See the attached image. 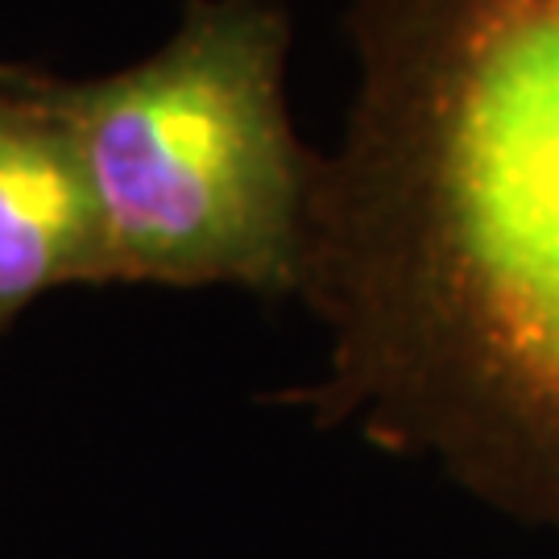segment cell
Wrapping results in <instances>:
<instances>
[{"instance_id": "obj_3", "label": "cell", "mask_w": 559, "mask_h": 559, "mask_svg": "<svg viewBox=\"0 0 559 559\" xmlns=\"http://www.w3.org/2000/svg\"><path fill=\"white\" fill-rule=\"evenodd\" d=\"M75 282H112L80 145L34 75L0 71V323Z\"/></svg>"}, {"instance_id": "obj_2", "label": "cell", "mask_w": 559, "mask_h": 559, "mask_svg": "<svg viewBox=\"0 0 559 559\" xmlns=\"http://www.w3.org/2000/svg\"><path fill=\"white\" fill-rule=\"evenodd\" d=\"M278 0H187L100 80H38L80 145L112 282L295 290L316 154L286 108Z\"/></svg>"}, {"instance_id": "obj_1", "label": "cell", "mask_w": 559, "mask_h": 559, "mask_svg": "<svg viewBox=\"0 0 559 559\" xmlns=\"http://www.w3.org/2000/svg\"><path fill=\"white\" fill-rule=\"evenodd\" d=\"M299 290L320 399L559 531V0H348Z\"/></svg>"}]
</instances>
